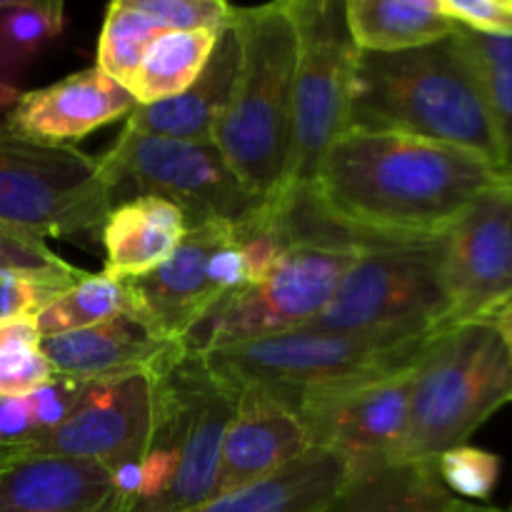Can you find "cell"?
<instances>
[{"mask_svg":"<svg viewBox=\"0 0 512 512\" xmlns=\"http://www.w3.org/2000/svg\"><path fill=\"white\" fill-rule=\"evenodd\" d=\"M508 178L488 158L455 145L348 128L325 150L303 195L328 223L365 240H435Z\"/></svg>","mask_w":512,"mask_h":512,"instance_id":"1","label":"cell"},{"mask_svg":"<svg viewBox=\"0 0 512 512\" xmlns=\"http://www.w3.org/2000/svg\"><path fill=\"white\" fill-rule=\"evenodd\" d=\"M235 398L238 388L198 350H185L155 373L148 445L140 460L110 473V512H185L208 503Z\"/></svg>","mask_w":512,"mask_h":512,"instance_id":"2","label":"cell"},{"mask_svg":"<svg viewBox=\"0 0 512 512\" xmlns=\"http://www.w3.org/2000/svg\"><path fill=\"white\" fill-rule=\"evenodd\" d=\"M350 128L390 130L455 145L503 170L483 85L455 33L400 53L358 50Z\"/></svg>","mask_w":512,"mask_h":512,"instance_id":"3","label":"cell"},{"mask_svg":"<svg viewBox=\"0 0 512 512\" xmlns=\"http://www.w3.org/2000/svg\"><path fill=\"white\" fill-rule=\"evenodd\" d=\"M230 25L240 43V68L213 143L240 183L270 203L283 193L293 143L298 43L288 0L233 5Z\"/></svg>","mask_w":512,"mask_h":512,"instance_id":"4","label":"cell"},{"mask_svg":"<svg viewBox=\"0 0 512 512\" xmlns=\"http://www.w3.org/2000/svg\"><path fill=\"white\" fill-rule=\"evenodd\" d=\"M285 210V248L263 283L215 305L185 338L205 353L310 325L338 290L368 240L328 223L305 195L275 203Z\"/></svg>","mask_w":512,"mask_h":512,"instance_id":"5","label":"cell"},{"mask_svg":"<svg viewBox=\"0 0 512 512\" xmlns=\"http://www.w3.org/2000/svg\"><path fill=\"white\" fill-rule=\"evenodd\" d=\"M512 403V358L490 320L440 330L415 360L408 430L393 463H435Z\"/></svg>","mask_w":512,"mask_h":512,"instance_id":"6","label":"cell"},{"mask_svg":"<svg viewBox=\"0 0 512 512\" xmlns=\"http://www.w3.org/2000/svg\"><path fill=\"white\" fill-rule=\"evenodd\" d=\"M430 338L433 335L420 338L303 325L268 338L220 345L203 355L233 388L245 383L260 385L295 410V403L310 393L408 368Z\"/></svg>","mask_w":512,"mask_h":512,"instance_id":"7","label":"cell"},{"mask_svg":"<svg viewBox=\"0 0 512 512\" xmlns=\"http://www.w3.org/2000/svg\"><path fill=\"white\" fill-rule=\"evenodd\" d=\"M310 325L420 338L453 328L440 273V238L368 240Z\"/></svg>","mask_w":512,"mask_h":512,"instance_id":"8","label":"cell"},{"mask_svg":"<svg viewBox=\"0 0 512 512\" xmlns=\"http://www.w3.org/2000/svg\"><path fill=\"white\" fill-rule=\"evenodd\" d=\"M295 28L293 143L283 193L288 203L313 183L325 150L350 128L355 48L345 23V0H288Z\"/></svg>","mask_w":512,"mask_h":512,"instance_id":"9","label":"cell"},{"mask_svg":"<svg viewBox=\"0 0 512 512\" xmlns=\"http://www.w3.org/2000/svg\"><path fill=\"white\" fill-rule=\"evenodd\" d=\"M113 210L100 160L75 145L40 143L0 123V223L35 238L103 228Z\"/></svg>","mask_w":512,"mask_h":512,"instance_id":"10","label":"cell"},{"mask_svg":"<svg viewBox=\"0 0 512 512\" xmlns=\"http://www.w3.org/2000/svg\"><path fill=\"white\" fill-rule=\"evenodd\" d=\"M98 160L113 208L150 195L180 208L188 228L210 220L240 223L265 203L240 183L215 143H185L123 128Z\"/></svg>","mask_w":512,"mask_h":512,"instance_id":"11","label":"cell"},{"mask_svg":"<svg viewBox=\"0 0 512 512\" xmlns=\"http://www.w3.org/2000/svg\"><path fill=\"white\" fill-rule=\"evenodd\" d=\"M413 370L415 363L300 398L295 413L310 445L338 455L350 475L393 465L408 430Z\"/></svg>","mask_w":512,"mask_h":512,"instance_id":"12","label":"cell"},{"mask_svg":"<svg viewBox=\"0 0 512 512\" xmlns=\"http://www.w3.org/2000/svg\"><path fill=\"white\" fill-rule=\"evenodd\" d=\"M450 325L490 320L512 300V178L485 190L440 238Z\"/></svg>","mask_w":512,"mask_h":512,"instance_id":"13","label":"cell"},{"mask_svg":"<svg viewBox=\"0 0 512 512\" xmlns=\"http://www.w3.org/2000/svg\"><path fill=\"white\" fill-rule=\"evenodd\" d=\"M153 375L130 373L93 380L63 423L8 453L60 455L95 463L108 473L135 463L153 428Z\"/></svg>","mask_w":512,"mask_h":512,"instance_id":"14","label":"cell"},{"mask_svg":"<svg viewBox=\"0 0 512 512\" xmlns=\"http://www.w3.org/2000/svg\"><path fill=\"white\" fill-rule=\"evenodd\" d=\"M235 233L238 223L233 220L195 225L160 268L125 280L130 320L150 338L185 345L190 330L223 300L213 280V255Z\"/></svg>","mask_w":512,"mask_h":512,"instance_id":"15","label":"cell"},{"mask_svg":"<svg viewBox=\"0 0 512 512\" xmlns=\"http://www.w3.org/2000/svg\"><path fill=\"white\" fill-rule=\"evenodd\" d=\"M233 415L220 445L213 498L250 488L288 468L310 445L300 415L260 385H235Z\"/></svg>","mask_w":512,"mask_h":512,"instance_id":"16","label":"cell"},{"mask_svg":"<svg viewBox=\"0 0 512 512\" xmlns=\"http://www.w3.org/2000/svg\"><path fill=\"white\" fill-rule=\"evenodd\" d=\"M133 108L135 100L128 88L93 65L48 88L20 93L3 125L23 138L70 145V140H80L113 120L128 118Z\"/></svg>","mask_w":512,"mask_h":512,"instance_id":"17","label":"cell"},{"mask_svg":"<svg viewBox=\"0 0 512 512\" xmlns=\"http://www.w3.org/2000/svg\"><path fill=\"white\" fill-rule=\"evenodd\" d=\"M105 468L60 455L0 453V512H110Z\"/></svg>","mask_w":512,"mask_h":512,"instance_id":"18","label":"cell"},{"mask_svg":"<svg viewBox=\"0 0 512 512\" xmlns=\"http://www.w3.org/2000/svg\"><path fill=\"white\" fill-rule=\"evenodd\" d=\"M40 350L55 375L105 380L130 373H160L188 348L150 338L130 318H118L93 328L50 335L40 340Z\"/></svg>","mask_w":512,"mask_h":512,"instance_id":"19","label":"cell"},{"mask_svg":"<svg viewBox=\"0 0 512 512\" xmlns=\"http://www.w3.org/2000/svg\"><path fill=\"white\" fill-rule=\"evenodd\" d=\"M238 68L240 43L233 25L228 23L193 85L163 103L135 105L125 118V130L185 140V143H213L215 128L228 108Z\"/></svg>","mask_w":512,"mask_h":512,"instance_id":"20","label":"cell"},{"mask_svg":"<svg viewBox=\"0 0 512 512\" xmlns=\"http://www.w3.org/2000/svg\"><path fill=\"white\" fill-rule=\"evenodd\" d=\"M348 480L350 468L338 455L310 448L270 478L185 512H325Z\"/></svg>","mask_w":512,"mask_h":512,"instance_id":"21","label":"cell"},{"mask_svg":"<svg viewBox=\"0 0 512 512\" xmlns=\"http://www.w3.org/2000/svg\"><path fill=\"white\" fill-rule=\"evenodd\" d=\"M185 233V215L168 200L150 195L125 200L103 223V273L115 280L148 275L175 253Z\"/></svg>","mask_w":512,"mask_h":512,"instance_id":"22","label":"cell"},{"mask_svg":"<svg viewBox=\"0 0 512 512\" xmlns=\"http://www.w3.org/2000/svg\"><path fill=\"white\" fill-rule=\"evenodd\" d=\"M345 23L360 53H400L455 33L440 0H345Z\"/></svg>","mask_w":512,"mask_h":512,"instance_id":"23","label":"cell"},{"mask_svg":"<svg viewBox=\"0 0 512 512\" xmlns=\"http://www.w3.org/2000/svg\"><path fill=\"white\" fill-rule=\"evenodd\" d=\"M453 500L435 463H393L350 475L325 512H448Z\"/></svg>","mask_w":512,"mask_h":512,"instance_id":"24","label":"cell"},{"mask_svg":"<svg viewBox=\"0 0 512 512\" xmlns=\"http://www.w3.org/2000/svg\"><path fill=\"white\" fill-rule=\"evenodd\" d=\"M223 30H163L155 35L125 85L135 105L163 103L188 90L203 73Z\"/></svg>","mask_w":512,"mask_h":512,"instance_id":"25","label":"cell"},{"mask_svg":"<svg viewBox=\"0 0 512 512\" xmlns=\"http://www.w3.org/2000/svg\"><path fill=\"white\" fill-rule=\"evenodd\" d=\"M65 5L60 0L0 3V83L15 85L25 68L63 38Z\"/></svg>","mask_w":512,"mask_h":512,"instance_id":"26","label":"cell"},{"mask_svg":"<svg viewBox=\"0 0 512 512\" xmlns=\"http://www.w3.org/2000/svg\"><path fill=\"white\" fill-rule=\"evenodd\" d=\"M130 318V295L125 280L108 278L105 273L85 275L80 283L55 295L38 315L40 338L93 328L110 320Z\"/></svg>","mask_w":512,"mask_h":512,"instance_id":"27","label":"cell"},{"mask_svg":"<svg viewBox=\"0 0 512 512\" xmlns=\"http://www.w3.org/2000/svg\"><path fill=\"white\" fill-rule=\"evenodd\" d=\"M455 35L468 53L493 118L500 165L512 178V38L480 35L455 23Z\"/></svg>","mask_w":512,"mask_h":512,"instance_id":"28","label":"cell"},{"mask_svg":"<svg viewBox=\"0 0 512 512\" xmlns=\"http://www.w3.org/2000/svg\"><path fill=\"white\" fill-rule=\"evenodd\" d=\"M35 315L0 318V398H28L55 378Z\"/></svg>","mask_w":512,"mask_h":512,"instance_id":"29","label":"cell"},{"mask_svg":"<svg viewBox=\"0 0 512 512\" xmlns=\"http://www.w3.org/2000/svg\"><path fill=\"white\" fill-rule=\"evenodd\" d=\"M158 33H163V28L150 15H145L135 5V0H115L105 13L95 68H100L125 88L143 60L145 48Z\"/></svg>","mask_w":512,"mask_h":512,"instance_id":"30","label":"cell"},{"mask_svg":"<svg viewBox=\"0 0 512 512\" xmlns=\"http://www.w3.org/2000/svg\"><path fill=\"white\" fill-rule=\"evenodd\" d=\"M435 465L445 488L465 500H488L500 478L498 455L470 445L448 450L435 460Z\"/></svg>","mask_w":512,"mask_h":512,"instance_id":"31","label":"cell"},{"mask_svg":"<svg viewBox=\"0 0 512 512\" xmlns=\"http://www.w3.org/2000/svg\"><path fill=\"white\" fill-rule=\"evenodd\" d=\"M0 273L78 278L85 270L75 268L68 260L60 258L58 253H53V250L45 245V240L0 223Z\"/></svg>","mask_w":512,"mask_h":512,"instance_id":"32","label":"cell"},{"mask_svg":"<svg viewBox=\"0 0 512 512\" xmlns=\"http://www.w3.org/2000/svg\"><path fill=\"white\" fill-rule=\"evenodd\" d=\"M88 273L78 278H60V275H28V273H0V318L10 315H38L58 293L70 285L80 283Z\"/></svg>","mask_w":512,"mask_h":512,"instance_id":"33","label":"cell"},{"mask_svg":"<svg viewBox=\"0 0 512 512\" xmlns=\"http://www.w3.org/2000/svg\"><path fill=\"white\" fill-rule=\"evenodd\" d=\"M93 380H75L65 378V375H55L48 385L38 388L35 393L28 395L30 415H33L35 423V435L48 433L55 425L63 423L68 418L70 410L75 408L83 393L88 390V385Z\"/></svg>","mask_w":512,"mask_h":512,"instance_id":"34","label":"cell"},{"mask_svg":"<svg viewBox=\"0 0 512 512\" xmlns=\"http://www.w3.org/2000/svg\"><path fill=\"white\" fill-rule=\"evenodd\" d=\"M453 23L493 38H512V0H440Z\"/></svg>","mask_w":512,"mask_h":512,"instance_id":"35","label":"cell"},{"mask_svg":"<svg viewBox=\"0 0 512 512\" xmlns=\"http://www.w3.org/2000/svg\"><path fill=\"white\" fill-rule=\"evenodd\" d=\"M490 323L495 325V330L500 333V338H503L505 348H508V353L512 358V300L505 305V308H500L493 318H490Z\"/></svg>","mask_w":512,"mask_h":512,"instance_id":"36","label":"cell"},{"mask_svg":"<svg viewBox=\"0 0 512 512\" xmlns=\"http://www.w3.org/2000/svg\"><path fill=\"white\" fill-rule=\"evenodd\" d=\"M20 98L18 85H5L0 83V110H10L15 105V100Z\"/></svg>","mask_w":512,"mask_h":512,"instance_id":"37","label":"cell"},{"mask_svg":"<svg viewBox=\"0 0 512 512\" xmlns=\"http://www.w3.org/2000/svg\"><path fill=\"white\" fill-rule=\"evenodd\" d=\"M498 508H483V505H475V503H468V500H453V505H450L448 512H495Z\"/></svg>","mask_w":512,"mask_h":512,"instance_id":"38","label":"cell"},{"mask_svg":"<svg viewBox=\"0 0 512 512\" xmlns=\"http://www.w3.org/2000/svg\"><path fill=\"white\" fill-rule=\"evenodd\" d=\"M495 512H512V503H510L508 508H505V510H495Z\"/></svg>","mask_w":512,"mask_h":512,"instance_id":"39","label":"cell"}]
</instances>
